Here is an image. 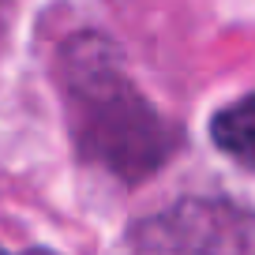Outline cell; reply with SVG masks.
Wrapping results in <instances>:
<instances>
[{
  "instance_id": "obj_2",
  "label": "cell",
  "mask_w": 255,
  "mask_h": 255,
  "mask_svg": "<svg viewBox=\"0 0 255 255\" xmlns=\"http://www.w3.org/2000/svg\"><path fill=\"white\" fill-rule=\"evenodd\" d=\"M210 139L225 158L255 169V94H244L240 102L218 109L210 120Z\"/></svg>"
},
{
  "instance_id": "obj_1",
  "label": "cell",
  "mask_w": 255,
  "mask_h": 255,
  "mask_svg": "<svg viewBox=\"0 0 255 255\" xmlns=\"http://www.w3.org/2000/svg\"><path fill=\"white\" fill-rule=\"evenodd\" d=\"M60 83L79 154L128 184L173 158L180 131L128 79L120 53L102 34H75L60 53Z\"/></svg>"
}]
</instances>
